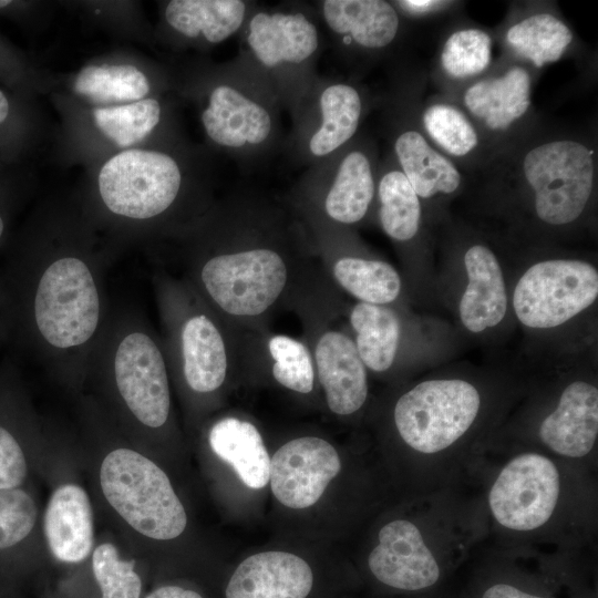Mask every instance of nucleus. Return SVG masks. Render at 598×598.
I'll use <instances>...</instances> for the list:
<instances>
[{
  "mask_svg": "<svg viewBox=\"0 0 598 598\" xmlns=\"http://www.w3.org/2000/svg\"><path fill=\"white\" fill-rule=\"evenodd\" d=\"M598 148L594 130L543 117L493 153L470 176L484 197L528 230L559 233L589 215L597 194Z\"/></svg>",
  "mask_w": 598,
  "mask_h": 598,
  "instance_id": "1",
  "label": "nucleus"
},
{
  "mask_svg": "<svg viewBox=\"0 0 598 598\" xmlns=\"http://www.w3.org/2000/svg\"><path fill=\"white\" fill-rule=\"evenodd\" d=\"M90 494L112 536L138 561L153 547L178 539L188 525L165 470L125 439H106L85 457Z\"/></svg>",
  "mask_w": 598,
  "mask_h": 598,
  "instance_id": "2",
  "label": "nucleus"
},
{
  "mask_svg": "<svg viewBox=\"0 0 598 598\" xmlns=\"http://www.w3.org/2000/svg\"><path fill=\"white\" fill-rule=\"evenodd\" d=\"M427 72L415 63L395 73L388 106L391 155L422 207L442 204L462 193L466 178L426 137L419 116Z\"/></svg>",
  "mask_w": 598,
  "mask_h": 598,
  "instance_id": "3",
  "label": "nucleus"
},
{
  "mask_svg": "<svg viewBox=\"0 0 598 598\" xmlns=\"http://www.w3.org/2000/svg\"><path fill=\"white\" fill-rule=\"evenodd\" d=\"M482 406L477 388L463 379L425 380L395 403L393 417L402 441L424 456L454 446L476 422Z\"/></svg>",
  "mask_w": 598,
  "mask_h": 598,
  "instance_id": "4",
  "label": "nucleus"
},
{
  "mask_svg": "<svg viewBox=\"0 0 598 598\" xmlns=\"http://www.w3.org/2000/svg\"><path fill=\"white\" fill-rule=\"evenodd\" d=\"M539 75L525 63L501 54L484 74L442 95L468 115L496 152L542 118L533 103Z\"/></svg>",
  "mask_w": 598,
  "mask_h": 598,
  "instance_id": "5",
  "label": "nucleus"
},
{
  "mask_svg": "<svg viewBox=\"0 0 598 598\" xmlns=\"http://www.w3.org/2000/svg\"><path fill=\"white\" fill-rule=\"evenodd\" d=\"M100 316L99 291L83 260L62 257L43 270L33 295L32 317L47 343L60 350L86 343Z\"/></svg>",
  "mask_w": 598,
  "mask_h": 598,
  "instance_id": "6",
  "label": "nucleus"
},
{
  "mask_svg": "<svg viewBox=\"0 0 598 598\" xmlns=\"http://www.w3.org/2000/svg\"><path fill=\"white\" fill-rule=\"evenodd\" d=\"M598 297V271L586 260L551 258L526 269L513 293L519 322L532 329L558 327L590 307Z\"/></svg>",
  "mask_w": 598,
  "mask_h": 598,
  "instance_id": "7",
  "label": "nucleus"
},
{
  "mask_svg": "<svg viewBox=\"0 0 598 598\" xmlns=\"http://www.w3.org/2000/svg\"><path fill=\"white\" fill-rule=\"evenodd\" d=\"M113 388L117 408L131 426L130 443L137 446L140 434L166 424L171 412L166 365L146 333L131 332L121 340L113 362Z\"/></svg>",
  "mask_w": 598,
  "mask_h": 598,
  "instance_id": "8",
  "label": "nucleus"
},
{
  "mask_svg": "<svg viewBox=\"0 0 598 598\" xmlns=\"http://www.w3.org/2000/svg\"><path fill=\"white\" fill-rule=\"evenodd\" d=\"M558 465L537 452L515 455L501 468L487 495L494 520L507 530L533 532L555 515L561 498Z\"/></svg>",
  "mask_w": 598,
  "mask_h": 598,
  "instance_id": "9",
  "label": "nucleus"
},
{
  "mask_svg": "<svg viewBox=\"0 0 598 598\" xmlns=\"http://www.w3.org/2000/svg\"><path fill=\"white\" fill-rule=\"evenodd\" d=\"M182 173L176 161L156 151L126 150L110 158L99 174V189L114 214L146 219L165 212L176 199Z\"/></svg>",
  "mask_w": 598,
  "mask_h": 598,
  "instance_id": "10",
  "label": "nucleus"
},
{
  "mask_svg": "<svg viewBox=\"0 0 598 598\" xmlns=\"http://www.w3.org/2000/svg\"><path fill=\"white\" fill-rule=\"evenodd\" d=\"M287 266L276 250L258 247L208 259L200 279L212 300L233 316H258L280 296Z\"/></svg>",
  "mask_w": 598,
  "mask_h": 598,
  "instance_id": "11",
  "label": "nucleus"
},
{
  "mask_svg": "<svg viewBox=\"0 0 598 598\" xmlns=\"http://www.w3.org/2000/svg\"><path fill=\"white\" fill-rule=\"evenodd\" d=\"M501 54L536 72L580 50L577 34L550 1H518L508 6L503 21L492 30Z\"/></svg>",
  "mask_w": 598,
  "mask_h": 598,
  "instance_id": "12",
  "label": "nucleus"
},
{
  "mask_svg": "<svg viewBox=\"0 0 598 598\" xmlns=\"http://www.w3.org/2000/svg\"><path fill=\"white\" fill-rule=\"evenodd\" d=\"M437 546L425 527L412 520L394 519L379 530L378 544L368 565L374 577L390 587L416 591L437 582L441 566Z\"/></svg>",
  "mask_w": 598,
  "mask_h": 598,
  "instance_id": "13",
  "label": "nucleus"
},
{
  "mask_svg": "<svg viewBox=\"0 0 598 598\" xmlns=\"http://www.w3.org/2000/svg\"><path fill=\"white\" fill-rule=\"evenodd\" d=\"M95 507L90 492L64 477L53 486L42 509L41 530L49 559L81 566L96 544Z\"/></svg>",
  "mask_w": 598,
  "mask_h": 598,
  "instance_id": "14",
  "label": "nucleus"
},
{
  "mask_svg": "<svg viewBox=\"0 0 598 598\" xmlns=\"http://www.w3.org/2000/svg\"><path fill=\"white\" fill-rule=\"evenodd\" d=\"M340 470L341 460L329 442L298 437L283 444L270 460L271 492L287 507L306 508L319 501Z\"/></svg>",
  "mask_w": 598,
  "mask_h": 598,
  "instance_id": "15",
  "label": "nucleus"
},
{
  "mask_svg": "<svg viewBox=\"0 0 598 598\" xmlns=\"http://www.w3.org/2000/svg\"><path fill=\"white\" fill-rule=\"evenodd\" d=\"M54 462L20 394L0 381V489L31 484L34 474L45 475Z\"/></svg>",
  "mask_w": 598,
  "mask_h": 598,
  "instance_id": "16",
  "label": "nucleus"
},
{
  "mask_svg": "<svg viewBox=\"0 0 598 598\" xmlns=\"http://www.w3.org/2000/svg\"><path fill=\"white\" fill-rule=\"evenodd\" d=\"M322 16L348 47L370 56L399 44L406 22L392 2L384 0H326Z\"/></svg>",
  "mask_w": 598,
  "mask_h": 598,
  "instance_id": "17",
  "label": "nucleus"
},
{
  "mask_svg": "<svg viewBox=\"0 0 598 598\" xmlns=\"http://www.w3.org/2000/svg\"><path fill=\"white\" fill-rule=\"evenodd\" d=\"M431 144L465 176L476 174L494 151L468 115L440 93L424 97L419 111Z\"/></svg>",
  "mask_w": 598,
  "mask_h": 598,
  "instance_id": "18",
  "label": "nucleus"
},
{
  "mask_svg": "<svg viewBox=\"0 0 598 598\" xmlns=\"http://www.w3.org/2000/svg\"><path fill=\"white\" fill-rule=\"evenodd\" d=\"M492 30L455 14L442 30L430 78L446 95L484 74L494 62Z\"/></svg>",
  "mask_w": 598,
  "mask_h": 598,
  "instance_id": "19",
  "label": "nucleus"
},
{
  "mask_svg": "<svg viewBox=\"0 0 598 598\" xmlns=\"http://www.w3.org/2000/svg\"><path fill=\"white\" fill-rule=\"evenodd\" d=\"M41 515L32 483L0 489V574L30 570L48 560Z\"/></svg>",
  "mask_w": 598,
  "mask_h": 598,
  "instance_id": "20",
  "label": "nucleus"
},
{
  "mask_svg": "<svg viewBox=\"0 0 598 598\" xmlns=\"http://www.w3.org/2000/svg\"><path fill=\"white\" fill-rule=\"evenodd\" d=\"M598 436V389L585 380L568 383L556 408L538 426L540 442L559 456H587Z\"/></svg>",
  "mask_w": 598,
  "mask_h": 598,
  "instance_id": "21",
  "label": "nucleus"
},
{
  "mask_svg": "<svg viewBox=\"0 0 598 598\" xmlns=\"http://www.w3.org/2000/svg\"><path fill=\"white\" fill-rule=\"evenodd\" d=\"M202 122L213 142L234 150L264 144L274 128L272 116L264 104L228 84L210 92Z\"/></svg>",
  "mask_w": 598,
  "mask_h": 598,
  "instance_id": "22",
  "label": "nucleus"
},
{
  "mask_svg": "<svg viewBox=\"0 0 598 598\" xmlns=\"http://www.w3.org/2000/svg\"><path fill=\"white\" fill-rule=\"evenodd\" d=\"M313 585L310 566L286 551H264L243 560L226 587V598H306Z\"/></svg>",
  "mask_w": 598,
  "mask_h": 598,
  "instance_id": "23",
  "label": "nucleus"
},
{
  "mask_svg": "<svg viewBox=\"0 0 598 598\" xmlns=\"http://www.w3.org/2000/svg\"><path fill=\"white\" fill-rule=\"evenodd\" d=\"M467 285L458 305L463 326L480 333L497 326L507 310L504 276L495 252L483 241L468 243L463 252Z\"/></svg>",
  "mask_w": 598,
  "mask_h": 598,
  "instance_id": "24",
  "label": "nucleus"
},
{
  "mask_svg": "<svg viewBox=\"0 0 598 598\" xmlns=\"http://www.w3.org/2000/svg\"><path fill=\"white\" fill-rule=\"evenodd\" d=\"M246 40L255 58L267 68L302 64L319 47L317 27L299 12L254 14Z\"/></svg>",
  "mask_w": 598,
  "mask_h": 598,
  "instance_id": "25",
  "label": "nucleus"
},
{
  "mask_svg": "<svg viewBox=\"0 0 598 598\" xmlns=\"http://www.w3.org/2000/svg\"><path fill=\"white\" fill-rule=\"evenodd\" d=\"M315 354L331 412L349 415L361 409L368 396V379L354 342L341 332L327 331L318 340Z\"/></svg>",
  "mask_w": 598,
  "mask_h": 598,
  "instance_id": "26",
  "label": "nucleus"
},
{
  "mask_svg": "<svg viewBox=\"0 0 598 598\" xmlns=\"http://www.w3.org/2000/svg\"><path fill=\"white\" fill-rule=\"evenodd\" d=\"M336 167L324 198V210L334 221L353 225L368 214L377 196L379 164L374 146L351 142Z\"/></svg>",
  "mask_w": 598,
  "mask_h": 598,
  "instance_id": "27",
  "label": "nucleus"
},
{
  "mask_svg": "<svg viewBox=\"0 0 598 598\" xmlns=\"http://www.w3.org/2000/svg\"><path fill=\"white\" fill-rule=\"evenodd\" d=\"M365 111V94L357 85L336 82L326 86L319 96L320 121L308 141L310 154L323 157L349 145Z\"/></svg>",
  "mask_w": 598,
  "mask_h": 598,
  "instance_id": "28",
  "label": "nucleus"
},
{
  "mask_svg": "<svg viewBox=\"0 0 598 598\" xmlns=\"http://www.w3.org/2000/svg\"><path fill=\"white\" fill-rule=\"evenodd\" d=\"M183 372L187 385L197 393L217 390L227 373L223 337L205 315L194 316L182 329Z\"/></svg>",
  "mask_w": 598,
  "mask_h": 598,
  "instance_id": "29",
  "label": "nucleus"
},
{
  "mask_svg": "<svg viewBox=\"0 0 598 598\" xmlns=\"http://www.w3.org/2000/svg\"><path fill=\"white\" fill-rule=\"evenodd\" d=\"M212 451L229 463L250 488H262L269 481L270 457L257 427L237 417H224L209 430Z\"/></svg>",
  "mask_w": 598,
  "mask_h": 598,
  "instance_id": "30",
  "label": "nucleus"
},
{
  "mask_svg": "<svg viewBox=\"0 0 598 598\" xmlns=\"http://www.w3.org/2000/svg\"><path fill=\"white\" fill-rule=\"evenodd\" d=\"M377 198L379 221L388 237L400 244L419 239L423 207L391 154L379 165Z\"/></svg>",
  "mask_w": 598,
  "mask_h": 598,
  "instance_id": "31",
  "label": "nucleus"
},
{
  "mask_svg": "<svg viewBox=\"0 0 598 598\" xmlns=\"http://www.w3.org/2000/svg\"><path fill=\"white\" fill-rule=\"evenodd\" d=\"M247 4L241 0H173L165 9L168 24L187 38L202 34L219 43L243 25Z\"/></svg>",
  "mask_w": 598,
  "mask_h": 598,
  "instance_id": "32",
  "label": "nucleus"
},
{
  "mask_svg": "<svg viewBox=\"0 0 598 598\" xmlns=\"http://www.w3.org/2000/svg\"><path fill=\"white\" fill-rule=\"evenodd\" d=\"M350 323L357 332L355 348L365 365L383 372L391 368L399 347L400 321L384 306L358 302L351 310Z\"/></svg>",
  "mask_w": 598,
  "mask_h": 598,
  "instance_id": "33",
  "label": "nucleus"
},
{
  "mask_svg": "<svg viewBox=\"0 0 598 598\" xmlns=\"http://www.w3.org/2000/svg\"><path fill=\"white\" fill-rule=\"evenodd\" d=\"M86 566L100 598H142L140 561L125 551L112 534L96 539Z\"/></svg>",
  "mask_w": 598,
  "mask_h": 598,
  "instance_id": "34",
  "label": "nucleus"
},
{
  "mask_svg": "<svg viewBox=\"0 0 598 598\" xmlns=\"http://www.w3.org/2000/svg\"><path fill=\"white\" fill-rule=\"evenodd\" d=\"M337 282L361 302L384 306L401 291V278L388 262L354 256L339 258L333 265Z\"/></svg>",
  "mask_w": 598,
  "mask_h": 598,
  "instance_id": "35",
  "label": "nucleus"
},
{
  "mask_svg": "<svg viewBox=\"0 0 598 598\" xmlns=\"http://www.w3.org/2000/svg\"><path fill=\"white\" fill-rule=\"evenodd\" d=\"M74 91L94 103L136 102L146 96L150 82L133 65H90L78 74Z\"/></svg>",
  "mask_w": 598,
  "mask_h": 598,
  "instance_id": "36",
  "label": "nucleus"
},
{
  "mask_svg": "<svg viewBox=\"0 0 598 598\" xmlns=\"http://www.w3.org/2000/svg\"><path fill=\"white\" fill-rule=\"evenodd\" d=\"M93 117L99 130L117 146L127 147L143 141L158 124L159 103L143 99L128 104L96 107Z\"/></svg>",
  "mask_w": 598,
  "mask_h": 598,
  "instance_id": "37",
  "label": "nucleus"
},
{
  "mask_svg": "<svg viewBox=\"0 0 598 598\" xmlns=\"http://www.w3.org/2000/svg\"><path fill=\"white\" fill-rule=\"evenodd\" d=\"M275 360L272 375L281 385L299 393L313 389L315 370L307 347L288 336H274L268 343Z\"/></svg>",
  "mask_w": 598,
  "mask_h": 598,
  "instance_id": "38",
  "label": "nucleus"
},
{
  "mask_svg": "<svg viewBox=\"0 0 598 598\" xmlns=\"http://www.w3.org/2000/svg\"><path fill=\"white\" fill-rule=\"evenodd\" d=\"M404 20L426 21L447 14L460 13L462 3L451 0H399L391 1Z\"/></svg>",
  "mask_w": 598,
  "mask_h": 598,
  "instance_id": "39",
  "label": "nucleus"
},
{
  "mask_svg": "<svg viewBox=\"0 0 598 598\" xmlns=\"http://www.w3.org/2000/svg\"><path fill=\"white\" fill-rule=\"evenodd\" d=\"M143 598H203V596L193 589L178 585H162Z\"/></svg>",
  "mask_w": 598,
  "mask_h": 598,
  "instance_id": "40",
  "label": "nucleus"
},
{
  "mask_svg": "<svg viewBox=\"0 0 598 598\" xmlns=\"http://www.w3.org/2000/svg\"><path fill=\"white\" fill-rule=\"evenodd\" d=\"M482 598H544L518 589L508 584H495L487 588Z\"/></svg>",
  "mask_w": 598,
  "mask_h": 598,
  "instance_id": "41",
  "label": "nucleus"
},
{
  "mask_svg": "<svg viewBox=\"0 0 598 598\" xmlns=\"http://www.w3.org/2000/svg\"><path fill=\"white\" fill-rule=\"evenodd\" d=\"M9 114V102L3 94L2 91H0V124L4 122Z\"/></svg>",
  "mask_w": 598,
  "mask_h": 598,
  "instance_id": "42",
  "label": "nucleus"
},
{
  "mask_svg": "<svg viewBox=\"0 0 598 598\" xmlns=\"http://www.w3.org/2000/svg\"><path fill=\"white\" fill-rule=\"evenodd\" d=\"M3 229H4V223H3L2 217L0 216V239H1L2 234H3Z\"/></svg>",
  "mask_w": 598,
  "mask_h": 598,
  "instance_id": "43",
  "label": "nucleus"
},
{
  "mask_svg": "<svg viewBox=\"0 0 598 598\" xmlns=\"http://www.w3.org/2000/svg\"><path fill=\"white\" fill-rule=\"evenodd\" d=\"M10 3H11V1H9V0H0V8L7 7Z\"/></svg>",
  "mask_w": 598,
  "mask_h": 598,
  "instance_id": "44",
  "label": "nucleus"
}]
</instances>
